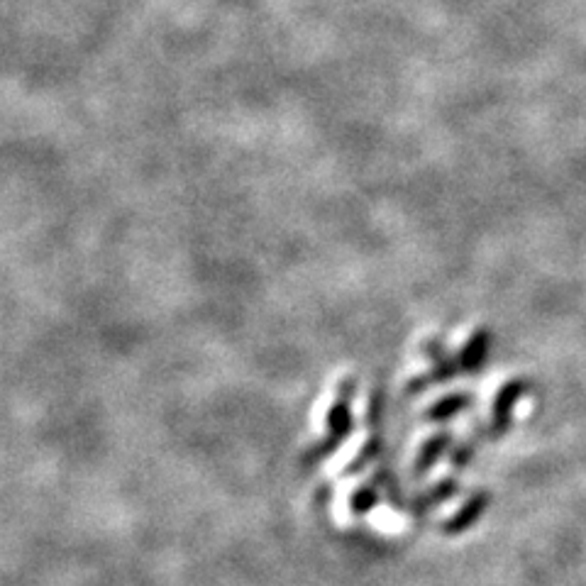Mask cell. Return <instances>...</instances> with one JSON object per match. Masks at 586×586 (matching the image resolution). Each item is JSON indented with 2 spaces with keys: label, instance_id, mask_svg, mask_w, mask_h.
<instances>
[]
</instances>
